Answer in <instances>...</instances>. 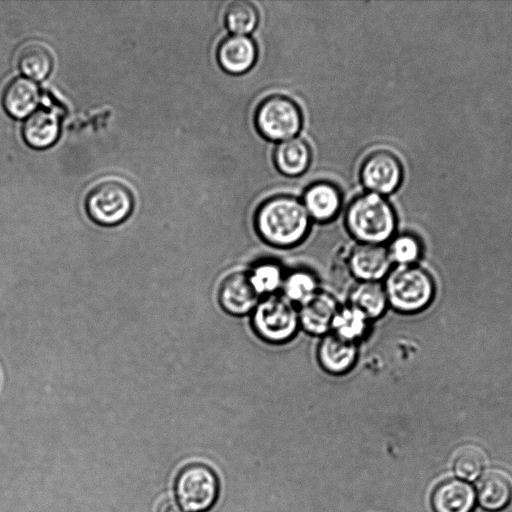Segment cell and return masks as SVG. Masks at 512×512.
Returning a JSON list of instances; mask_svg holds the SVG:
<instances>
[{
  "instance_id": "6da1fadb",
  "label": "cell",
  "mask_w": 512,
  "mask_h": 512,
  "mask_svg": "<svg viewBox=\"0 0 512 512\" xmlns=\"http://www.w3.org/2000/svg\"><path fill=\"white\" fill-rule=\"evenodd\" d=\"M255 227L261 238L275 247H291L308 233L310 217L298 199L279 195L261 204L255 215Z\"/></svg>"
},
{
  "instance_id": "7a4b0ae2",
  "label": "cell",
  "mask_w": 512,
  "mask_h": 512,
  "mask_svg": "<svg viewBox=\"0 0 512 512\" xmlns=\"http://www.w3.org/2000/svg\"><path fill=\"white\" fill-rule=\"evenodd\" d=\"M346 226L360 243L382 244L389 240L396 226L395 213L382 195L365 193L351 202L346 212Z\"/></svg>"
},
{
  "instance_id": "3957f363",
  "label": "cell",
  "mask_w": 512,
  "mask_h": 512,
  "mask_svg": "<svg viewBox=\"0 0 512 512\" xmlns=\"http://www.w3.org/2000/svg\"><path fill=\"white\" fill-rule=\"evenodd\" d=\"M383 286L388 304L402 313L423 310L434 295V284L430 275L414 265H397L386 275Z\"/></svg>"
},
{
  "instance_id": "277c9868",
  "label": "cell",
  "mask_w": 512,
  "mask_h": 512,
  "mask_svg": "<svg viewBox=\"0 0 512 512\" xmlns=\"http://www.w3.org/2000/svg\"><path fill=\"white\" fill-rule=\"evenodd\" d=\"M134 207L131 189L117 179H104L96 183L85 199L89 218L100 226H116L124 222Z\"/></svg>"
},
{
  "instance_id": "5b68a950",
  "label": "cell",
  "mask_w": 512,
  "mask_h": 512,
  "mask_svg": "<svg viewBox=\"0 0 512 512\" xmlns=\"http://www.w3.org/2000/svg\"><path fill=\"white\" fill-rule=\"evenodd\" d=\"M252 326L257 335L267 342H286L300 326L298 310L283 295L265 296L252 311Z\"/></svg>"
},
{
  "instance_id": "8992f818",
  "label": "cell",
  "mask_w": 512,
  "mask_h": 512,
  "mask_svg": "<svg viewBox=\"0 0 512 512\" xmlns=\"http://www.w3.org/2000/svg\"><path fill=\"white\" fill-rule=\"evenodd\" d=\"M218 493V479L207 465H186L176 477V501L185 512L208 511L215 504Z\"/></svg>"
},
{
  "instance_id": "52a82bcc",
  "label": "cell",
  "mask_w": 512,
  "mask_h": 512,
  "mask_svg": "<svg viewBox=\"0 0 512 512\" xmlns=\"http://www.w3.org/2000/svg\"><path fill=\"white\" fill-rule=\"evenodd\" d=\"M255 124L259 132L270 140L294 138L302 126V114L297 104L283 95L265 98L257 107Z\"/></svg>"
},
{
  "instance_id": "ba28073f",
  "label": "cell",
  "mask_w": 512,
  "mask_h": 512,
  "mask_svg": "<svg viewBox=\"0 0 512 512\" xmlns=\"http://www.w3.org/2000/svg\"><path fill=\"white\" fill-rule=\"evenodd\" d=\"M363 185L379 195L394 192L402 179V167L398 158L391 152L379 150L371 153L361 167Z\"/></svg>"
},
{
  "instance_id": "9c48e42d",
  "label": "cell",
  "mask_w": 512,
  "mask_h": 512,
  "mask_svg": "<svg viewBox=\"0 0 512 512\" xmlns=\"http://www.w3.org/2000/svg\"><path fill=\"white\" fill-rule=\"evenodd\" d=\"M391 263L382 244L359 243L348 256L349 271L359 282H379L389 273Z\"/></svg>"
},
{
  "instance_id": "30bf717a",
  "label": "cell",
  "mask_w": 512,
  "mask_h": 512,
  "mask_svg": "<svg viewBox=\"0 0 512 512\" xmlns=\"http://www.w3.org/2000/svg\"><path fill=\"white\" fill-rule=\"evenodd\" d=\"M218 298L221 307L235 316L252 312L260 300L245 272L228 275L220 285Z\"/></svg>"
},
{
  "instance_id": "8fae6325",
  "label": "cell",
  "mask_w": 512,
  "mask_h": 512,
  "mask_svg": "<svg viewBox=\"0 0 512 512\" xmlns=\"http://www.w3.org/2000/svg\"><path fill=\"white\" fill-rule=\"evenodd\" d=\"M338 309L337 301L331 294L318 291L300 305L299 324L309 334L324 336L330 333Z\"/></svg>"
},
{
  "instance_id": "7c38bea8",
  "label": "cell",
  "mask_w": 512,
  "mask_h": 512,
  "mask_svg": "<svg viewBox=\"0 0 512 512\" xmlns=\"http://www.w3.org/2000/svg\"><path fill=\"white\" fill-rule=\"evenodd\" d=\"M475 503V489L459 478L441 482L431 497L434 512H472Z\"/></svg>"
},
{
  "instance_id": "4fadbf2b",
  "label": "cell",
  "mask_w": 512,
  "mask_h": 512,
  "mask_svg": "<svg viewBox=\"0 0 512 512\" xmlns=\"http://www.w3.org/2000/svg\"><path fill=\"white\" fill-rule=\"evenodd\" d=\"M475 492L476 500L483 509L501 511L512 500V482L505 472L490 469L478 478Z\"/></svg>"
},
{
  "instance_id": "5bb4252c",
  "label": "cell",
  "mask_w": 512,
  "mask_h": 512,
  "mask_svg": "<svg viewBox=\"0 0 512 512\" xmlns=\"http://www.w3.org/2000/svg\"><path fill=\"white\" fill-rule=\"evenodd\" d=\"M358 355L356 343L344 340L334 333L324 335L318 347V361L331 374H343L351 369Z\"/></svg>"
},
{
  "instance_id": "9a60e30c",
  "label": "cell",
  "mask_w": 512,
  "mask_h": 512,
  "mask_svg": "<svg viewBox=\"0 0 512 512\" xmlns=\"http://www.w3.org/2000/svg\"><path fill=\"white\" fill-rule=\"evenodd\" d=\"M257 49L253 40L245 35L225 38L217 51V59L223 70L230 74H242L255 63Z\"/></svg>"
},
{
  "instance_id": "2e32d148",
  "label": "cell",
  "mask_w": 512,
  "mask_h": 512,
  "mask_svg": "<svg viewBox=\"0 0 512 512\" xmlns=\"http://www.w3.org/2000/svg\"><path fill=\"white\" fill-rule=\"evenodd\" d=\"M40 99L38 86L30 79L16 77L5 86L2 104L6 112L21 119L32 114Z\"/></svg>"
},
{
  "instance_id": "e0dca14e",
  "label": "cell",
  "mask_w": 512,
  "mask_h": 512,
  "mask_svg": "<svg viewBox=\"0 0 512 512\" xmlns=\"http://www.w3.org/2000/svg\"><path fill=\"white\" fill-rule=\"evenodd\" d=\"M60 121L56 112L39 109L28 116L22 127L25 142L32 148L43 149L53 145L59 137Z\"/></svg>"
},
{
  "instance_id": "ac0fdd59",
  "label": "cell",
  "mask_w": 512,
  "mask_h": 512,
  "mask_svg": "<svg viewBox=\"0 0 512 512\" xmlns=\"http://www.w3.org/2000/svg\"><path fill=\"white\" fill-rule=\"evenodd\" d=\"M303 205L309 217L319 222L329 221L340 209V192L330 183H315L305 192Z\"/></svg>"
},
{
  "instance_id": "d6986e66",
  "label": "cell",
  "mask_w": 512,
  "mask_h": 512,
  "mask_svg": "<svg viewBox=\"0 0 512 512\" xmlns=\"http://www.w3.org/2000/svg\"><path fill=\"white\" fill-rule=\"evenodd\" d=\"M53 54L50 47L41 40L25 42L19 49L17 63L23 74L42 80L53 68Z\"/></svg>"
},
{
  "instance_id": "ffe728a7",
  "label": "cell",
  "mask_w": 512,
  "mask_h": 512,
  "mask_svg": "<svg viewBox=\"0 0 512 512\" xmlns=\"http://www.w3.org/2000/svg\"><path fill=\"white\" fill-rule=\"evenodd\" d=\"M311 152L301 138L282 141L275 149L274 161L277 169L287 176H298L309 166Z\"/></svg>"
},
{
  "instance_id": "44dd1931",
  "label": "cell",
  "mask_w": 512,
  "mask_h": 512,
  "mask_svg": "<svg viewBox=\"0 0 512 512\" xmlns=\"http://www.w3.org/2000/svg\"><path fill=\"white\" fill-rule=\"evenodd\" d=\"M350 305L373 320L383 315L388 305L384 286L379 282H359L350 293Z\"/></svg>"
},
{
  "instance_id": "7402d4cb",
  "label": "cell",
  "mask_w": 512,
  "mask_h": 512,
  "mask_svg": "<svg viewBox=\"0 0 512 512\" xmlns=\"http://www.w3.org/2000/svg\"><path fill=\"white\" fill-rule=\"evenodd\" d=\"M369 319L352 305L338 309L331 326V331L338 337L356 343L368 328Z\"/></svg>"
},
{
  "instance_id": "603a6c76",
  "label": "cell",
  "mask_w": 512,
  "mask_h": 512,
  "mask_svg": "<svg viewBox=\"0 0 512 512\" xmlns=\"http://www.w3.org/2000/svg\"><path fill=\"white\" fill-rule=\"evenodd\" d=\"M281 289L285 298L301 305L318 292V280L312 272L298 269L284 276Z\"/></svg>"
},
{
  "instance_id": "cb8c5ba5",
  "label": "cell",
  "mask_w": 512,
  "mask_h": 512,
  "mask_svg": "<svg viewBox=\"0 0 512 512\" xmlns=\"http://www.w3.org/2000/svg\"><path fill=\"white\" fill-rule=\"evenodd\" d=\"M486 465L484 451L475 445H464L457 449L453 457V470L464 481L478 479Z\"/></svg>"
},
{
  "instance_id": "d4e9b609",
  "label": "cell",
  "mask_w": 512,
  "mask_h": 512,
  "mask_svg": "<svg viewBox=\"0 0 512 512\" xmlns=\"http://www.w3.org/2000/svg\"><path fill=\"white\" fill-rule=\"evenodd\" d=\"M247 274L254 290L260 297L275 294L278 289H281L284 279L280 265L271 261L256 264Z\"/></svg>"
},
{
  "instance_id": "484cf974",
  "label": "cell",
  "mask_w": 512,
  "mask_h": 512,
  "mask_svg": "<svg viewBox=\"0 0 512 512\" xmlns=\"http://www.w3.org/2000/svg\"><path fill=\"white\" fill-rule=\"evenodd\" d=\"M225 22L234 35H246L252 32L257 25L258 11L249 1H234L226 8Z\"/></svg>"
},
{
  "instance_id": "4316f807",
  "label": "cell",
  "mask_w": 512,
  "mask_h": 512,
  "mask_svg": "<svg viewBox=\"0 0 512 512\" xmlns=\"http://www.w3.org/2000/svg\"><path fill=\"white\" fill-rule=\"evenodd\" d=\"M387 250L392 262L412 265L421 253V245L415 236L403 234L394 238Z\"/></svg>"
},
{
  "instance_id": "83f0119b",
  "label": "cell",
  "mask_w": 512,
  "mask_h": 512,
  "mask_svg": "<svg viewBox=\"0 0 512 512\" xmlns=\"http://www.w3.org/2000/svg\"><path fill=\"white\" fill-rule=\"evenodd\" d=\"M157 512H185L178 502L174 499L168 498L163 500L158 508Z\"/></svg>"
}]
</instances>
